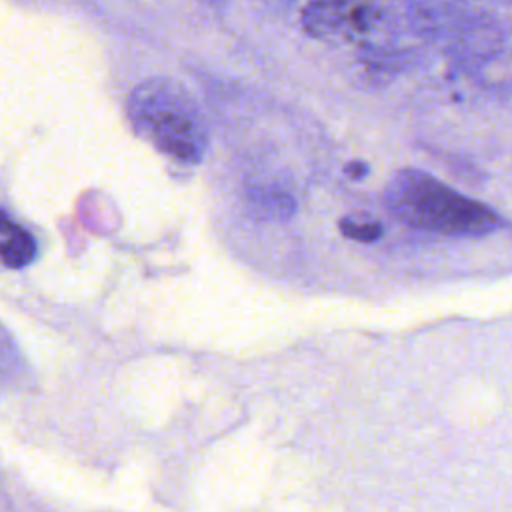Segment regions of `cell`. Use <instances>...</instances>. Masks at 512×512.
<instances>
[{
    "instance_id": "obj_1",
    "label": "cell",
    "mask_w": 512,
    "mask_h": 512,
    "mask_svg": "<svg viewBox=\"0 0 512 512\" xmlns=\"http://www.w3.org/2000/svg\"><path fill=\"white\" fill-rule=\"evenodd\" d=\"M134 130L164 154L184 162H200L208 148L204 118L188 90L166 76L140 82L128 98Z\"/></svg>"
},
{
    "instance_id": "obj_2",
    "label": "cell",
    "mask_w": 512,
    "mask_h": 512,
    "mask_svg": "<svg viewBox=\"0 0 512 512\" xmlns=\"http://www.w3.org/2000/svg\"><path fill=\"white\" fill-rule=\"evenodd\" d=\"M390 212L410 226L458 236H482L498 228V216L420 170H398L386 188Z\"/></svg>"
},
{
    "instance_id": "obj_3",
    "label": "cell",
    "mask_w": 512,
    "mask_h": 512,
    "mask_svg": "<svg viewBox=\"0 0 512 512\" xmlns=\"http://www.w3.org/2000/svg\"><path fill=\"white\" fill-rule=\"evenodd\" d=\"M378 16L374 0H308L302 28L322 42H354L372 32Z\"/></svg>"
},
{
    "instance_id": "obj_4",
    "label": "cell",
    "mask_w": 512,
    "mask_h": 512,
    "mask_svg": "<svg viewBox=\"0 0 512 512\" xmlns=\"http://www.w3.org/2000/svg\"><path fill=\"white\" fill-rule=\"evenodd\" d=\"M36 256L34 236L0 210V262L8 268H24Z\"/></svg>"
},
{
    "instance_id": "obj_5",
    "label": "cell",
    "mask_w": 512,
    "mask_h": 512,
    "mask_svg": "<svg viewBox=\"0 0 512 512\" xmlns=\"http://www.w3.org/2000/svg\"><path fill=\"white\" fill-rule=\"evenodd\" d=\"M340 230L344 236L358 240V242H374L382 236V224L374 218L360 216V214H350L340 220Z\"/></svg>"
},
{
    "instance_id": "obj_6",
    "label": "cell",
    "mask_w": 512,
    "mask_h": 512,
    "mask_svg": "<svg viewBox=\"0 0 512 512\" xmlns=\"http://www.w3.org/2000/svg\"><path fill=\"white\" fill-rule=\"evenodd\" d=\"M366 172H368V166H366L364 162H350V164L346 166V174H348L350 178H362Z\"/></svg>"
}]
</instances>
